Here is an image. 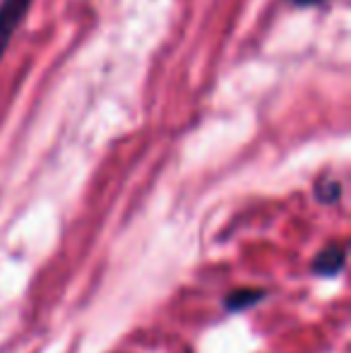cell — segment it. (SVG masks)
Here are the masks:
<instances>
[{"instance_id":"obj_3","label":"cell","mask_w":351,"mask_h":353,"mask_svg":"<svg viewBox=\"0 0 351 353\" xmlns=\"http://www.w3.org/2000/svg\"><path fill=\"white\" fill-rule=\"evenodd\" d=\"M265 298V291H258V288H239V291H231L229 296H226L224 305L229 312H241L245 310V307L255 305L258 301H263Z\"/></svg>"},{"instance_id":"obj_2","label":"cell","mask_w":351,"mask_h":353,"mask_svg":"<svg viewBox=\"0 0 351 353\" xmlns=\"http://www.w3.org/2000/svg\"><path fill=\"white\" fill-rule=\"evenodd\" d=\"M347 252H344L342 245H337V243H332V245H325L323 250L318 252V257H315L313 262V272L320 276H334L339 274V272L344 270V260H347Z\"/></svg>"},{"instance_id":"obj_5","label":"cell","mask_w":351,"mask_h":353,"mask_svg":"<svg viewBox=\"0 0 351 353\" xmlns=\"http://www.w3.org/2000/svg\"><path fill=\"white\" fill-rule=\"evenodd\" d=\"M289 3L299 5V8H308V5H318V3H325V0H289Z\"/></svg>"},{"instance_id":"obj_4","label":"cell","mask_w":351,"mask_h":353,"mask_svg":"<svg viewBox=\"0 0 351 353\" xmlns=\"http://www.w3.org/2000/svg\"><path fill=\"white\" fill-rule=\"evenodd\" d=\"M315 197H318L323 205H332L342 197V183L334 181V178H328V181H320L315 185Z\"/></svg>"},{"instance_id":"obj_1","label":"cell","mask_w":351,"mask_h":353,"mask_svg":"<svg viewBox=\"0 0 351 353\" xmlns=\"http://www.w3.org/2000/svg\"><path fill=\"white\" fill-rule=\"evenodd\" d=\"M34 0H0V61L8 51L10 41L24 22Z\"/></svg>"}]
</instances>
